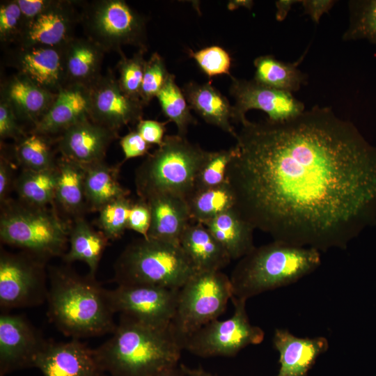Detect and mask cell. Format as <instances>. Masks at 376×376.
Instances as JSON below:
<instances>
[{"label": "cell", "mask_w": 376, "mask_h": 376, "mask_svg": "<svg viewBox=\"0 0 376 376\" xmlns=\"http://www.w3.org/2000/svg\"><path fill=\"white\" fill-rule=\"evenodd\" d=\"M53 0H17L26 25L45 10Z\"/></svg>", "instance_id": "7dc6e473"}, {"label": "cell", "mask_w": 376, "mask_h": 376, "mask_svg": "<svg viewBox=\"0 0 376 376\" xmlns=\"http://www.w3.org/2000/svg\"><path fill=\"white\" fill-rule=\"evenodd\" d=\"M47 342L23 317L3 314L0 317V374L33 367Z\"/></svg>", "instance_id": "9a60e30c"}, {"label": "cell", "mask_w": 376, "mask_h": 376, "mask_svg": "<svg viewBox=\"0 0 376 376\" xmlns=\"http://www.w3.org/2000/svg\"><path fill=\"white\" fill-rule=\"evenodd\" d=\"M33 367L44 376H102L95 350L78 339L70 342L46 343L36 357Z\"/></svg>", "instance_id": "2e32d148"}, {"label": "cell", "mask_w": 376, "mask_h": 376, "mask_svg": "<svg viewBox=\"0 0 376 376\" xmlns=\"http://www.w3.org/2000/svg\"><path fill=\"white\" fill-rule=\"evenodd\" d=\"M179 290L146 285H118L109 290L113 312L146 325L167 328L174 317Z\"/></svg>", "instance_id": "8fae6325"}, {"label": "cell", "mask_w": 376, "mask_h": 376, "mask_svg": "<svg viewBox=\"0 0 376 376\" xmlns=\"http://www.w3.org/2000/svg\"><path fill=\"white\" fill-rule=\"evenodd\" d=\"M154 376H185L182 368L180 364L169 367L161 372L158 373Z\"/></svg>", "instance_id": "f5cc1de1"}, {"label": "cell", "mask_w": 376, "mask_h": 376, "mask_svg": "<svg viewBox=\"0 0 376 376\" xmlns=\"http://www.w3.org/2000/svg\"><path fill=\"white\" fill-rule=\"evenodd\" d=\"M167 123L141 119L137 123L136 131L148 144H156L159 146L165 137V125Z\"/></svg>", "instance_id": "bcb514c9"}, {"label": "cell", "mask_w": 376, "mask_h": 376, "mask_svg": "<svg viewBox=\"0 0 376 376\" xmlns=\"http://www.w3.org/2000/svg\"><path fill=\"white\" fill-rule=\"evenodd\" d=\"M169 75L164 58L158 53H152L146 61L141 88L140 98L145 105L156 97Z\"/></svg>", "instance_id": "ab89813d"}, {"label": "cell", "mask_w": 376, "mask_h": 376, "mask_svg": "<svg viewBox=\"0 0 376 376\" xmlns=\"http://www.w3.org/2000/svg\"><path fill=\"white\" fill-rule=\"evenodd\" d=\"M203 225L222 245L231 260L242 258L256 247L253 244L254 228L234 208Z\"/></svg>", "instance_id": "4316f807"}, {"label": "cell", "mask_w": 376, "mask_h": 376, "mask_svg": "<svg viewBox=\"0 0 376 376\" xmlns=\"http://www.w3.org/2000/svg\"><path fill=\"white\" fill-rule=\"evenodd\" d=\"M208 151L178 134L165 136L162 143L136 171L139 199L173 194L186 201L195 189L197 174Z\"/></svg>", "instance_id": "5b68a950"}, {"label": "cell", "mask_w": 376, "mask_h": 376, "mask_svg": "<svg viewBox=\"0 0 376 376\" xmlns=\"http://www.w3.org/2000/svg\"><path fill=\"white\" fill-rule=\"evenodd\" d=\"M58 175L57 164L55 168L42 171L23 169L14 187L23 203L46 207L55 201Z\"/></svg>", "instance_id": "1f68e13d"}, {"label": "cell", "mask_w": 376, "mask_h": 376, "mask_svg": "<svg viewBox=\"0 0 376 376\" xmlns=\"http://www.w3.org/2000/svg\"><path fill=\"white\" fill-rule=\"evenodd\" d=\"M226 182L234 209L274 240L345 249L376 215V147L318 105L284 122L246 119Z\"/></svg>", "instance_id": "6da1fadb"}, {"label": "cell", "mask_w": 376, "mask_h": 376, "mask_svg": "<svg viewBox=\"0 0 376 376\" xmlns=\"http://www.w3.org/2000/svg\"><path fill=\"white\" fill-rule=\"evenodd\" d=\"M272 341L279 353L280 368L276 376H306L329 348L325 337L301 338L283 329L275 330Z\"/></svg>", "instance_id": "44dd1931"}, {"label": "cell", "mask_w": 376, "mask_h": 376, "mask_svg": "<svg viewBox=\"0 0 376 376\" xmlns=\"http://www.w3.org/2000/svg\"><path fill=\"white\" fill-rule=\"evenodd\" d=\"M147 202L151 210L148 238L180 245V238L191 221L187 201L164 194L152 196Z\"/></svg>", "instance_id": "603a6c76"}, {"label": "cell", "mask_w": 376, "mask_h": 376, "mask_svg": "<svg viewBox=\"0 0 376 376\" xmlns=\"http://www.w3.org/2000/svg\"><path fill=\"white\" fill-rule=\"evenodd\" d=\"M15 153L23 169L42 171L57 164L49 136L31 132L17 142Z\"/></svg>", "instance_id": "836d02e7"}, {"label": "cell", "mask_w": 376, "mask_h": 376, "mask_svg": "<svg viewBox=\"0 0 376 376\" xmlns=\"http://www.w3.org/2000/svg\"><path fill=\"white\" fill-rule=\"evenodd\" d=\"M125 160L146 155L150 145L135 130L125 135L120 141Z\"/></svg>", "instance_id": "f6af8a7d"}, {"label": "cell", "mask_w": 376, "mask_h": 376, "mask_svg": "<svg viewBox=\"0 0 376 376\" xmlns=\"http://www.w3.org/2000/svg\"><path fill=\"white\" fill-rule=\"evenodd\" d=\"M254 80L264 86L291 93L297 91L306 83V75L296 63H284L273 56L257 57L253 62Z\"/></svg>", "instance_id": "4dcf8cb0"}, {"label": "cell", "mask_w": 376, "mask_h": 376, "mask_svg": "<svg viewBox=\"0 0 376 376\" xmlns=\"http://www.w3.org/2000/svg\"><path fill=\"white\" fill-rule=\"evenodd\" d=\"M104 52L88 38L73 37L63 45L65 84L93 85L102 75Z\"/></svg>", "instance_id": "cb8c5ba5"}, {"label": "cell", "mask_w": 376, "mask_h": 376, "mask_svg": "<svg viewBox=\"0 0 376 376\" xmlns=\"http://www.w3.org/2000/svg\"><path fill=\"white\" fill-rule=\"evenodd\" d=\"M81 21L71 1L53 0L51 5L29 22L17 47L61 46L72 38L73 28Z\"/></svg>", "instance_id": "e0dca14e"}, {"label": "cell", "mask_w": 376, "mask_h": 376, "mask_svg": "<svg viewBox=\"0 0 376 376\" xmlns=\"http://www.w3.org/2000/svg\"><path fill=\"white\" fill-rule=\"evenodd\" d=\"M180 245L197 272L221 271L231 260L222 245L201 223L189 224Z\"/></svg>", "instance_id": "d4e9b609"}, {"label": "cell", "mask_w": 376, "mask_h": 376, "mask_svg": "<svg viewBox=\"0 0 376 376\" xmlns=\"http://www.w3.org/2000/svg\"><path fill=\"white\" fill-rule=\"evenodd\" d=\"M320 264V252L313 248L277 240L256 246L240 258L231 273L233 297L247 301L289 285L313 272Z\"/></svg>", "instance_id": "277c9868"}, {"label": "cell", "mask_w": 376, "mask_h": 376, "mask_svg": "<svg viewBox=\"0 0 376 376\" xmlns=\"http://www.w3.org/2000/svg\"><path fill=\"white\" fill-rule=\"evenodd\" d=\"M201 70L208 77L228 75L231 77L230 69L231 58L222 47L213 45L197 52L189 53Z\"/></svg>", "instance_id": "60d3db41"}, {"label": "cell", "mask_w": 376, "mask_h": 376, "mask_svg": "<svg viewBox=\"0 0 376 376\" xmlns=\"http://www.w3.org/2000/svg\"><path fill=\"white\" fill-rule=\"evenodd\" d=\"M0 219L1 240L40 258L63 254L70 230L52 210L8 200Z\"/></svg>", "instance_id": "52a82bcc"}, {"label": "cell", "mask_w": 376, "mask_h": 376, "mask_svg": "<svg viewBox=\"0 0 376 376\" xmlns=\"http://www.w3.org/2000/svg\"><path fill=\"white\" fill-rule=\"evenodd\" d=\"M56 96V93L40 87L19 73L1 85L0 99L11 107L19 120L33 127L45 115Z\"/></svg>", "instance_id": "7402d4cb"}, {"label": "cell", "mask_w": 376, "mask_h": 376, "mask_svg": "<svg viewBox=\"0 0 376 376\" xmlns=\"http://www.w3.org/2000/svg\"><path fill=\"white\" fill-rule=\"evenodd\" d=\"M231 154L230 148L208 151L197 174L194 191L212 188L226 183V171Z\"/></svg>", "instance_id": "8d00e7d4"}, {"label": "cell", "mask_w": 376, "mask_h": 376, "mask_svg": "<svg viewBox=\"0 0 376 376\" xmlns=\"http://www.w3.org/2000/svg\"><path fill=\"white\" fill-rule=\"evenodd\" d=\"M87 38L104 51L123 52V45L146 52V19L123 0L95 1L84 8L81 21Z\"/></svg>", "instance_id": "9c48e42d"}, {"label": "cell", "mask_w": 376, "mask_h": 376, "mask_svg": "<svg viewBox=\"0 0 376 376\" xmlns=\"http://www.w3.org/2000/svg\"><path fill=\"white\" fill-rule=\"evenodd\" d=\"M299 1L295 0H279L275 4L276 7V17L278 21H283L287 16L292 6Z\"/></svg>", "instance_id": "f907efd6"}, {"label": "cell", "mask_w": 376, "mask_h": 376, "mask_svg": "<svg viewBox=\"0 0 376 376\" xmlns=\"http://www.w3.org/2000/svg\"><path fill=\"white\" fill-rule=\"evenodd\" d=\"M24 29V18L17 0L1 1L0 4L1 42L17 43Z\"/></svg>", "instance_id": "b9f144b4"}, {"label": "cell", "mask_w": 376, "mask_h": 376, "mask_svg": "<svg viewBox=\"0 0 376 376\" xmlns=\"http://www.w3.org/2000/svg\"><path fill=\"white\" fill-rule=\"evenodd\" d=\"M132 202L126 198L113 201L100 210L98 224L109 240L120 238L127 228Z\"/></svg>", "instance_id": "f35d334b"}, {"label": "cell", "mask_w": 376, "mask_h": 376, "mask_svg": "<svg viewBox=\"0 0 376 376\" xmlns=\"http://www.w3.org/2000/svg\"><path fill=\"white\" fill-rule=\"evenodd\" d=\"M180 365L183 369L185 376H217L205 370L202 368H191L185 364L180 363Z\"/></svg>", "instance_id": "816d5d0a"}, {"label": "cell", "mask_w": 376, "mask_h": 376, "mask_svg": "<svg viewBox=\"0 0 376 376\" xmlns=\"http://www.w3.org/2000/svg\"><path fill=\"white\" fill-rule=\"evenodd\" d=\"M144 105L123 92L111 70L90 86V119L114 132L141 120Z\"/></svg>", "instance_id": "5bb4252c"}, {"label": "cell", "mask_w": 376, "mask_h": 376, "mask_svg": "<svg viewBox=\"0 0 376 376\" xmlns=\"http://www.w3.org/2000/svg\"><path fill=\"white\" fill-rule=\"evenodd\" d=\"M230 78V94L235 100L233 121L235 123L244 122L246 113L251 109L264 111L272 122L286 121L305 111L303 102L291 93L264 86L254 79Z\"/></svg>", "instance_id": "4fadbf2b"}, {"label": "cell", "mask_w": 376, "mask_h": 376, "mask_svg": "<svg viewBox=\"0 0 376 376\" xmlns=\"http://www.w3.org/2000/svg\"><path fill=\"white\" fill-rule=\"evenodd\" d=\"M182 90L191 109L203 120L234 138L236 136L237 132L230 123L233 116V105L210 82L198 84L190 81Z\"/></svg>", "instance_id": "484cf974"}, {"label": "cell", "mask_w": 376, "mask_h": 376, "mask_svg": "<svg viewBox=\"0 0 376 376\" xmlns=\"http://www.w3.org/2000/svg\"><path fill=\"white\" fill-rule=\"evenodd\" d=\"M42 265L29 257L3 251L0 257V305L4 309L38 305L47 299Z\"/></svg>", "instance_id": "7c38bea8"}, {"label": "cell", "mask_w": 376, "mask_h": 376, "mask_svg": "<svg viewBox=\"0 0 376 376\" xmlns=\"http://www.w3.org/2000/svg\"><path fill=\"white\" fill-rule=\"evenodd\" d=\"M108 240L102 232H97L86 221L78 217L70 229V247L64 260L68 263L84 262L89 267V274L94 276Z\"/></svg>", "instance_id": "f1b7e54d"}, {"label": "cell", "mask_w": 376, "mask_h": 376, "mask_svg": "<svg viewBox=\"0 0 376 376\" xmlns=\"http://www.w3.org/2000/svg\"><path fill=\"white\" fill-rule=\"evenodd\" d=\"M187 203L191 221L205 224L233 208L235 198L226 182L217 187L194 191Z\"/></svg>", "instance_id": "d6a6232c"}, {"label": "cell", "mask_w": 376, "mask_h": 376, "mask_svg": "<svg viewBox=\"0 0 376 376\" xmlns=\"http://www.w3.org/2000/svg\"><path fill=\"white\" fill-rule=\"evenodd\" d=\"M234 313L224 320L216 319L203 326L183 342V350L201 357H233L250 345L260 343L263 330L252 325L246 310V300L232 297Z\"/></svg>", "instance_id": "30bf717a"}, {"label": "cell", "mask_w": 376, "mask_h": 376, "mask_svg": "<svg viewBox=\"0 0 376 376\" xmlns=\"http://www.w3.org/2000/svg\"><path fill=\"white\" fill-rule=\"evenodd\" d=\"M117 136L116 132L88 118L62 132L58 148L62 157L86 166L102 162L110 143Z\"/></svg>", "instance_id": "d6986e66"}, {"label": "cell", "mask_w": 376, "mask_h": 376, "mask_svg": "<svg viewBox=\"0 0 376 376\" xmlns=\"http://www.w3.org/2000/svg\"><path fill=\"white\" fill-rule=\"evenodd\" d=\"M58 171L55 201L70 214L81 212L86 205L84 167L63 157L57 160Z\"/></svg>", "instance_id": "f546056e"}, {"label": "cell", "mask_w": 376, "mask_h": 376, "mask_svg": "<svg viewBox=\"0 0 376 376\" xmlns=\"http://www.w3.org/2000/svg\"><path fill=\"white\" fill-rule=\"evenodd\" d=\"M90 118V87L66 84L45 115L33 127L31 132L51 136L61 134L73 125Z\"/></svg>", "instance_id": "ffe728a7"}, {"label": "cell", "mask_w": 376, "mask_h": 376, "mask_svg": "<svg viewBox=\"0 0 376 376\" xmlns=\"http://www.w3.org/2000/svg\"><path fill=\"white\" fill-rule=\"evenodd\" d=\"M182 345L167 328H155L121 315L112 336L95 349L111 376H154L178 364Z\"/></svg>", "instance_id": "7a4b0ae2"}, {"label": "cell", "mask_w": 376, "mask_h": 376, "mask_svg": "<svg viewBox=\"0 0 376 376\" xmlns=\"http://www.w3.org/2000/svg\"><path fill=\"white\" fill-rule=\"evenodd\" d=\"M306 14L310 15L315 23H318L321 16L328 13L334 4L331 0H304L301 1Z\"/></svg>", "instance_id": "681fc988"}, {"label": "cell", "mask_w": 376, "mask_h": 376, "mask_svg": "<svg viewBox=\"0 0 376 376\" xmlns=\"http://www.w3.org/2000/svg\"><path fill=\"white\" fill-rule=\"evenodd\" d=\"M17 118L11 107L0 99V137L1 139H13L16 142L26 136L21 128Z\"/></svg>", "instance_id": "7bdbcfd3"}, {"label": "cell", "mask_w": 376, "mask_h": 376, "mask_svg": "<svg viewBox=\"0 0 376 376\" xmlns=\"http://www.w3.org/2000/svg\"><path fill=\"white\" fill-rule=\"evenodd\" d=\"M14 184L13 169L11 164L5 157L1 155L0 159V201L1 204L8 201V195Z\"/></svg>", "instance_id": "c3c4849f"}, {"label": "cell", "mask_w": 376, "mask_h": 376, "mask_svg": "<svg viewBox=\"0 0 376 376\" xmlns=\"http://www.w3.org/2000/svg\"><path fill=\"white\" fill-rule=\"evenodd\" d=\"M10 63L17 73L54 93L65 84L63 45L17 47Z\"/></svg>", "instance_id": "ac0fdd59"}, {"label": "cell", "mask_w": 376, "mask_h": 376, "mask_svg": "<svg viewBox=\"0 0 376 376\" xmlns=\"http://www.w3.org/2000/svg\"><path fill=\"white\" fill-rule=\"evenodd\" d=\"M151 223V210L148 203L139 199L132 203L128 217L127 228L148 238Z\"/></svg>", "instance_id": "ee69618b"}, {"label": "cell", "mask_w": 376, "mask_h": 376, "mask_svg": "<svg viewBox=\"0 0 376 376\" xmlns=\"http://www.w3.org/2000/svg\"><path fill=\"white\" fill-rule=\"evenodd\" d=\"M114 269L118 285L177 290L197 272L180 245L143 237L127 246Z\"/></svg>", "instance_id": "8992f818"}, {"label": "cell", "mask_w": 376, "mask_h": 376, "mask_svg": "<svg viewBox=\"0 0 376 376\" xmlns=\"http://www.w3.org/2000/svg\"><path fill=\"white\" fill-rule=\"evenodd\" d=\"M156 97L164 116L175 125L178 134L186 136L189 125L195 124L196 119L191 115L182 90L175 82L174 75L170 73Z\"/></svg>", "instance_id": "e575fe53"}, {"label": "cell", "mask_w": 376, "mask_h": 376, "mask_svg": "<svg viewBox=\"0 0 376 376\" xmlns=\"http://www.w3.org/2000/svg\"><path fill=\"white\" fill-rule=\"evenodd\" d=\"M146 51L138 49L132 57H127L123 52L120 54L117 68L119 72L118 78L120 88L128 96L140 99L141 88L143 77L146 60Z\"/></svg>", "instance_id": "74e56055"}, {"label": "cell", "mask_w": 376, "mask_h": 376, "mask_svg": "<svg viewBox=\"0 0 376 376\" xmlns=\"http://www.w3.org/2000/svg\"><path fill=\"white\" fill-rule=\"evenodd\" d=\"M47 300L49 318L65 336H96L113 333L116 327L109 290L90 274L84 277L64 268L52 269Z\"/></svg>", "instance_id": "3957f363"}, {"label": "cell", "mask_w": 376, "mask_h": 376, "mask_svg": "<svg viewBox=\"0 0 376 376\" xmlns=\"http://www.w3.org/2000/svg\"><path fill=\"white\" fill-rule=\"evenodd\" d=\"M233 296L232 283L221 271L197 272L180 288L171 327L184 340L221 315ZM183 347V346H182Z\"/></svg>", "instance_id": "ba28073f"}, {"label": "cell", "mask_w": 376, "mask_h": 376, "mask_svg": "<svg viewBox=\"0 0 376 376\" xmlns=\"http://www.w3.org/2000/svg\"><path fill=\"white\" fill-rule=\"evenodd\" d=\"M349 5L350 24L344 40L366 39L376 44V0L352 1Z\"/></svg>", "instance_id": "d590c367"}, {"label": "cell", "mask_w": 376, "mask_h": 376, "mask_svg": "<svg viewBox=\"0 0 376 376\" xmlns=\"http://www.w3.org/2000/svg\"><path fill=\"white\" fill-rule=\"evenodd\" d=\"M83 166L86 205L91 210L100 211L107 204L127 197L129 191L118 182V167L104 161Z\"/></svg>", "instance_id": "83f0119b"}, {"label": "cell", "mask_w": 376, "mask_h": 376, "mask_svg": "<svg viewBox=\"0 0 376 376\" xmlns=\"http://www.w3.org/2000/svg\"><path fill=\"white\" fill-rule=\"evenodd\" d=\"M253 4V1L249 0H233L230 1L228 3V8L230 10L237 9L239 7H244L251 9Z\"/></svg>", "instance_id": "db71d44e"}]
</instances>
